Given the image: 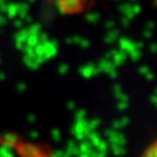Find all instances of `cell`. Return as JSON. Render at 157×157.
I'll use <instances>...</instances> for the list:
<instances>
[{"mask_svg": "<svg viewBox=\"0 0 157 157\" xmlns=\"http://www.w3.org/2000/svg\"><path fill=\"white\" fill-rule=\"evenodd\" d=\"M137 157H157V137Z\"/></svg>", "mask_w": 157, "mask_h": 157, "instance_id": "obj_1", "label": "cell"}, {"mask_svg": "<svg viewBox=\"0 0 157 157\" xmlns=\"http://www.w3.org/2000/svg\"><path fill=\"white\" fill-rule=\"evenodd\" d=\"M33 155H35V157H52V156H45L44 154H42V152H40L37 149H35V151H34Z\"/></svg>", "mask_w": 157, "mask_h": 157, "instance_id": "obj_2", "label": "cell"}]
</instances>
